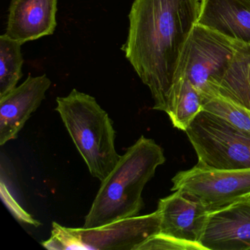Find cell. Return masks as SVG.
<instances>
[{
    "label": "cell",
    "mask_w": 250,
    "mask_h": 250,
    "mask_svg": "<svg viewBox=\"0 0 250 250\" xmlns=\"http://www.w3.org/2000/svg\"><path fill=\"white\" fill-rule=\"evenodd\" d=\"M200 0H134L122 50L150 89L156 110L166 112L184 46L200 14Z\"/></svg>",
    "instance_id": "obj_1"
},
{
    "label": "cell",
    "mask_w": 250,
    "mask_h": 250,
    "mask_svg": "<svg viewBox=\"0 0 250 250\" xmlns=\"http://www.w3.org/2000/svg\"><path fill=\"white\" fill-rule=\"evenodd\" d=\"M165 161L162 147L141 136L102 181L83 228H99L138 216L144 206L143 188Z\"/></svg>",
    "instance_id": "obj_2"
},
{
    "label": "cell",
    "mask_w": 250,
    "mask_h": 250,
    "mask_svg": "<svg viewBox=\"0 0 250 250\" xmlns=\"http://www.w3.org/2000/svg\"><path fill=\"white\" fill-rule=\"evenodd\" d=\"M55 110L92 176L103 181L113 170L120 156L115 149V131L107 112L90 95L74 89L57 98Z\"/></svg>",
    "instance_id": "obj_3"
},
{
    "label": "cell",
    "mask_w": 250,
    "mask_h": 250,
    "mask_svg": "<svg viewBox=\"0 0 250 250\" xmlns=\"http://www.w3.org/2000/svg\"><path fill=\"white\" fill-rule=\"evenodd\" d=\"M185 132L195 150L199 166L218 169L250 168V134L216 115L202 111Z\"/></svg>",
    "instance_id": "obj_4"
},
{
    "label": "cell",
    "mask_w": 250,
    "mask_h": 250,
    "mask_svg": "<svg viewBox=\"0 0 250 250\" xmlns=\"http://www.w3.org/2000/svg\"><path fill=\"white\" fill-rule=\"evenodd\" d=\"M235 49L236 41L196 24L184 46L175 83L184 77L201 95L207 93L220 81Z\"/></svg>",
    "instance_id": "obj_5"
},
{
    "label": "cell",
    "mask_w": 250,
    "mask_h": 250,
    "mask_svg": "<svg viewBox=\"0 0 250 250\" xmlns=\"http://www.w3.org/2000/svg\"><path fill=\"white\" fill-rule=\"evenodd\" d=\"M160 231V214L133 216L96 228L64 227L61 242L65 250H137Z\"/></svg>",
    "instance_id": "obj_6"
},
{
    "label": "cell",
    "mask_w": 250,
    "mask_h": 250,
    "mask_svg": "<svg viewBox=\"0 0 250 250\" xmlns=\"http://www.w3.org/2000/svg\"><path fill=\"white\" fill-rule=\"evenodd\" d=\"M172 183V191H181L211 210L250 197V168L218 169L196 165L178 172Z\"/></svg>",
    "instance_id": "obj_7"
},
{
    "label": "cell",
    "mask_w": 250,
    "mask_h": 250,
    "mask_svg": "<svg viewBox=\"0 0 250 250\" xmlns=\"http://www.w3.org/2000/svg\"><path fill=\"white\" fill-rule=\"evenodd\" d=\"M200 243L206 250H250V197L210 210Z\"/></svg>",
    "instance_id": "obj_8"
},
{
    "label": "cell",
    "mask_w": 250,
    "mask_h": 250,
    "mask_svg": "<svg viewBox=\"0 0 250 250\" xmlns=\"http://www.w3.org/2000/svg\"><path fill=\"white\" fill-rule=\"evenodd\" d=\"M159 233L188 242L200 244L211 209L180 191L160 199Z\"/></svg>",
    "instance_id": "obj_9"
},
{
    "label": "cell",
    "mask_w": 250,
    "mask_h": 250,
    "mask_svg": "<svg viewBox=\"0 0 250 250\" xmlns=\"http://www.w3.org/2000/svg\"><path fill=\"white\" fill-rule=\"evenodd\" d=\"M51 83L46 74L29 75L21 85L0 98V146L17 137L44 100Z\"/></svg>",
    "instance_id": "obj_10"
},
{
    "label": "cell",
    "mask_w": 250,
    "mask_h": 250,
    "mask_svg": "<svg viewBox=\"0 0 250 250\" xmlns=\"http://www.w3.org/2000/svg\"><path fill=\"white\" fill-rule=\"evenodd\" d=\"M58 0H12L7 36L21 44L51 36L56 28Z\"/></svg>",
    "instance_id": "obj_11"
},
{
    "label": "cell",
    "mask_w": 250,
    "mask_h": 250,
    "mask_svg": "<svg viewBox=\"0 0 250 250\" xmlns=\"http://www.w3.org/2000/svg\"><path fill=\"white\" fill-rule=\"evenodd\" d=\"M197 24L250 44V4L244 0H200Z\"/></svg>",
    "instance_id": "obj_12"
},
{
    "label": "cell",
    "mask_w": 250,
    "mask_h": 250,
    "mask_svg": "<svg viewBox=\"0 0 250 250\" xmlns=\"http://www.w3.org/2000/svg\"><path fill=\"white\" fill-rule=\"evenodd\" d=\"M210 93L250 110V44L236 42L235 54L220 81L204 94Z\"/></svg>",
    "instance_id": "obj_13"
},
{
    "label": "cell",
    "mask_w": 250,
    "mask_h": 250,
    "mask_svg": "<svg viewBox=\"0 0 250 250\" xmlns=\"http://www.w3.org/2000/svg\"><path fill=\"white\" fill-rule=\"evenodd\" d=\"M202 111L201 93L188 79L181 77L172 87L165 112L172 125L175 128L185 131Z\"/></svg>",
    "instance_id": "obj_14"
},
{
    "label": "cell",
    "mask_w": 250,
    "mask_h": 250,
    "mask_svg": "<svg viewBox=\"0 0 250 250\" xmlns=\"http://www.w3.org/2000/svg\"><path fill=\"white\" fill-rule=\"evenodd\" d=\"M21 45L5 34L0 36V98L15 88L22 77Z\"/></svg>",
    "instance_id": "obj_15"
},
{
    "label": "cell",
    "mask_w": 250,
    "mask_h": 250,
    "mask_svg": "<svg viewBox=\"0 0 250 250\" xmlns=\"http://www.w3.org/2000/svg\"><path fill=\"white\" fill-rule=\"evenodd\" d=\"M203 110L250 134V110L216 94L202 95Z\"/></svg>",
    "instance_id": "obj_16"
},
{
    "label": "cell",
    "mask_w": 250,
    "mask_h": 250,
    "mask_svg": "<svg viewBox=\"0 0 250 250\" xmlns=\"http://www.w3.org/2000/svg\"><path fill=\"white\" fill-rule=\"evenodd\" d=\"M206 250V249L200 244L183 241L159 232L145 241L137 250Z\"/></svg>",
    "instance_id": "obj_17"
},
{
    "label": "cell",
    "mask_w": 250,
    "mask_h": 250,
    "mask_svg": "<svg viewBox=\"0 0 250 250\" xmlns=\"http://www.w3.org/2000/svg\"><path fill=\"white\" fill-rule=\"evenodd\" d=\"M1 194H2V199L5 203V205L8 206L11 213L17 218L20 222H25V223L30 224V225H35L37 227L41 225L40 222L35 220L31 217L30 214L24 211L20 205L15 201L13 197H11L10 193L8 192L7 188H5L3 183H1Z\"/></svg>",
    "instance_id": "obj_18"
},
{
    "label": "cell",
    "mask_w": 250,
    "mask_h": 250,
    "mask_svg": "<svg viewBox=\"0 0 250 250\" xmlns=\"http://www.w3.org/2000/svg\"><path fill=\"white\" fill-rule=\"evenodd\" d=\"M246 2H248V3L250 4V0H244Z\"/></svg>",
    "instance_id": "obj_19"
}]
</instances>
